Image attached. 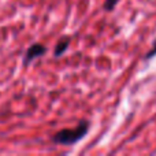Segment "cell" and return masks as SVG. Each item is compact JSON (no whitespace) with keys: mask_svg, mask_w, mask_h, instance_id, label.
<instances>
[{"mask_svg":"<svg viewBox=\"0 0 156 156\" xmlns=\"http://www.w3.org/2000/svg\"><path fill=\"white\" fill-rule=\"evenodd\" d=\"M89 125L88 121H81L76 127H71V129H62L59 132H56L52 136V141L58 145H66L70 147L74 144L80 143L89 132Z\"/></svg>","mask_w":156,"mask_h":156,"instance_id":"1","label":"cell"},{"mask_svg":"<svg viewBox=\"0 0 156 156\" xmlns=\"http://www.w3.org/2000/svg\"><path fill=\"white\" fill-rule=\"evenodd\" d=\"M47 54V47L43 45V44L40 43H34L32 44V45L27 48L26 54H25V58H23V65L27 66L29 63H32L34 59H37V58L43 56V55Z\"/></svg>","mask_w":156,"mask_h":156,"instance_id":"2","label":"cell"},{"mask_svg":"<svg viewBox=\"0 0 156 156\" xmlns=\"http://www.w3.org/2000/svg\"><path fill=\"white\" fill-rule=\"evenodd\" d=\"M70 41H71V38L69 37V36H63L62 38H59V41L56 43L55 49H54V56L55 58L62 56V55L67 51L69 45H70Z\"/></svg>","mask_w":156,"mask_h":156,"instance_id":"3","label":"cell"},{"mask_svg":"<svg viewBox=\"0 0 156 156\" xmlns=\"http://www.w3.org/2000/svg\"><path fill=\"white\" fill-rule=\"evenodd\" d=\"M119 3V0H104V4H103V8L104 11L110 12V11H114L116 7V4Z\"/></svg>","mask_w":156,"mask_h":156,"instance_id":"4","label":"cell"},{"mask_svg":"<svg viewBox=\"0 0 156 156\" xmlns=\"http://www.w3.org/2000/svg\"><path fill=\"white\" fill-rule=\"evenodd\" d=\"M154 56H156V40H155V43L152 44L151 49H149V51L145 54V59H147V60H149V59H152Z\"/></svg>","mask_w":156,"mask_h":156,"instance_id":"5","label":"cell"}]
</instances>
